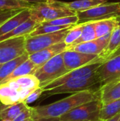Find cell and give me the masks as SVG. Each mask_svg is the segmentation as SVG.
<instances>
[{"mask_svg":"<svg viewBox=\"0 0 120 121\" xmlns=\"http://www.w3.org/2000/svg\"><path fill=\"white\" fill-rule=\"evenodd\" d=\"M119 80H120V79H119Z\"/></svg>","mask_w":120,"mask_h":121,"instance_id":"cell-37","label":"cell"},{"mask_svg":"<svg viewBox=\"0 0 120 121\" xmlns=\"http://www.w3.org/2000/svg\"><path fill=\"white\" fill-rule=\"evenodd\" d=\"M67 45L64 41L51 45L42 50L29 55V59L37 66L40 67L47 61L66 50Z\"/></svg>","mask_w":120,"mask_h":121,"instance_id":"cell-13","label":"cell"},{"mask_svg":"<svg viewBox=\"0 0 120 121\" xmlns=\"http://www.w3.org/2000/svg\"><path fill=\"white\" fill-rule=\"evenodd\" d=\"M42 93H44L43 89L41 87H39V88L36 89L35 90H34L33 92H31L27 96V98L25 99V101L23 102L26 104H30L35 101L37 99H38L39 97L42 94Z\"/></svg>","mask_w":120,"mask_h":121,"instance_id":"cell-31","label":"cell"},{"mask_svg":"<svg viewBox=\"0 0 120 121\" xmlns=\"http://www.w3.org/2000/svg\"><path fill=\"white\" fill-rule=\"evenodd\" d=\"M1 65H0V67H1Z\"/></svg>","mask_w":120,"mask_h":121,"instance_id":"cell-39","label":"cell"},{"mask_svg":"<svg viewBox=\"0 0 120 121\" xmlns=\"http://www.w3.org/2000/svg\"><path fill=\"white\" fill-rule=\"evenodd\" d=\"M100 121V120H98V121Z\"/></svg>","mask_w":120,"mask_h":121,"instance_id":"cell-36","label":"cell"},{"mask_svg":"<svg viewBox=\"0 0 120 121\" xmlns=\"http://www.w3.org/2000/svg\"><path fill=\"white\" fill-rule=\"evenodd\" d=\"M98 99H100V89L74 93L50 104L31 107L32 120L60 118L82 104Z\"/></svg>","mask_w":120,"mask_h":121,"instance_id":"cell-1","label":"cell"},{"mask_svg":"<svg viewBox=\"0 0 120 121\" xmlns=\"http://www.w3.org/2000/svg\"><path fill=\"white\" fill-rule=\"evenodd\" d=\"M98 89H100V82L95 73L90 77L69 80L57 87L46 90L44 92H46L48 96H52L62 94H74Z\"/></svg>","mask_w":120,"mask_h":121,"instance_id":"cell-3","label":"cell"},{"mask_svg":"<svg viewBox=\"0 0 120 121\" xmlns=\"http://www.w3.org/2000/svg\"><path fill=\"white\" fill-rule=\"evenodd\" d=\"M103 104L100 99L82 104L60 117L61 121H95L100 120Z\"/></svg>","mask_w":120,"mask_h":121,"instance_id":"cell-7","label":"cell"},{"mask_svg":"<svg viewBox=\"0 0 120 121\" xmlns=\"http://www.w3.org/2000/svg\"><path fill=\"white\" fill-rule=\"evenodd\" d=\"M120 113V99L103 106L100 114V120L105 121Z\"/></svg>","mask_w":120,"mask_h":121,"instance_id":"cell-25","label":"cell"},{"mask_svg":"<svg viewBox=\"0 0 120 121\" xmlns=\"http://www.w3.org/2000/svg\"><path fill=\"white\" fill-rule=\"evenodd\" d=\"M28 58L29 55L27 52H25L21 56L1 65L0 67V83L4 81L8 75H10L17 67L26 61Z\"/></svg>","mask_w":120,"mask_h":121,"instance_id":"cell-22","label":"cell"},{"mask_svg":"<svg viewBox=\"0 0 120 121\" xmlns=\"http://www.w3.org/2000/svg\"><path fill=\"white\" fill-rule=\"evenodd\" d=\"M0 121H1V119H0Z\"/></svg>","mask_w":120,"mask_h":121,"instance_id":"cell-38","label":"cell"},{"mask_svg":"<svg viewBox=\"0 0 120 121\" xmlns=\"http://www.w3.org/2000/svg\"><path fill=\"white\" fill-rule=\"evenodd\" d=\"M120 99V81L116 80L100 87V100L103 106Z\"/></svg>","mask_w":120,"mask_h":121,"instance_id":"cell-16","label":"cell"},{"mask_svg":"<svg viewBox=\"0 0 120 121\" xmlns=\"http://www.w3.org/2000/svg\"><path fill=\"white\" fill-rule=\"evenodd\" d=\"M0 103H1V102H0Z\"/></svg>","mask_w":120,"mask_h":121,"instance_id":"cell-41","label":"cell"},{"mask_svg":"<svg viewBox=\"0 0 120 121\" xmlns=\"http://www.w3.org/2000/svg\"><path fill=\"white\" fill-rule=\"evenodd\" d=\"M32 121V110L31 107L28 106L21 113H20L12 121Z\"/></svg>","mask_w":120,"mask_h":121,"instance_id":"cell-32","label":"cell"},{"mask_svg":"<svg viewBox=\"0 0 120 121\" xmlns=\"http://www.w3.org/2000/svg\"><path fill=\"white\" fill-rule=\"evenodd\" d=\"M33 91L21 86L15 79L0 84V102L5 106L23 102Z\"/></svg>","mask_w":120,"mask_h":121,"instance_id":"cell-8","label":"cell"},{"mask_svg":"<svg viewBox=\"0 0 120 121\" xmlns=\"http://www.w3.org/2000/svg\"><path fill=\"white\" fill-rule=\"evenodd\" d=\"M108 1V0H77L71 2H63V4L68 9L76 12H79L105 4Z\"/></svg>","mask_w":120,"mask_h":121,"instance_id":"cell-21","label":"cell"},{"mask_svg":"<svg viewBox=\"0 0 120 121\" xmlns=\"http://www.w3.org/2000/svg\"><path fill=\"white\" fill-rule=\"evenodd\" d=\"M38 68H39V67L37 66L36 65H35L28 58L26 61H25L24 62L21 64L18 67H17L14 69V71L10 75H8L4 81H2L1 83H4L5 82H7L10 79H14V78H16L18 77L28 75V74H34Z\"/></svg>","mask_w":120,"mask_h":121,"instance_id":"cell-20","label":"cell"},{"mask_svg":"<svg viewBox=\"0 0 120 121\" xmlns=\"http://www.w3.org/2000/svg\"><path fill=\"white\" fill-rule=\"evenodd\" d=\"M49 25L52 26H76L79 23V17L76 15L62 17L59 18H57L52 21H50L47 22H44Z\"/></svg>","mask_w":120,"mask_h":121,"instance_id":"cell-29","label":"cell"},{"mask_svg":"<svg viewBox=\"0 0 120 121\" xmlns=\"http://www.w3.org/2000/svg\"><path fill=\"white\" fill-rule=\"evenodd\" d=\"M79 23L120 17V2L105 3L90 9L77 12Z\"/></svg>","mask_w":120,"mask_h":121,"instance_id":"cell-6","label":"cell"},{"mask_svg":"<svg viewBox=\"0 0 120 121\" xmlns=\"http://www.w3.org/2000/svg\"><path fill=\"white\" fill-rule=\"evenodd\" d=\"M85 23H79L74 26H73L66 35L64 38V43L66 44L67 47L71 45L76 40L79 39V38L81 36L83 26Z\"/></svg>","mask_w":120,"mask_h":121,"instance_id":"cell-28","label":"cell"},{"mask_svg":"<svg viewBox=\"0 0 120 121\" xmlns=\"http://www.w3.org/2000/svg\"><path fill=\"white\" fill-rule=\"evenodd\" d=\"M120 49V17L117 18L116 25L111 33L106 48L99 55L105 61Z\"/></svg>","mask_w":120,"mask_h":121,"instance_id":"cell-15","label":"cell"},{"mask_svg":"<svg viewBox=\"0 0 120 121\" xmlns=\"http://www.w3.org/2000/svg\"><path fill=\"white\" fill-rule=\"evenodd\" d=\"M31 121H60V118H40Z\"/></svg>","mask_w":120,"mask_h":121,"instance_id":"cell-33","label":"cell"},{"mask_svg":"<svg viewBox=\"0 0 120 121\" xmlns=\"http://www.w3.org/2000/svg\"><path fill=\"white\" fill-rule=\"evenodd\" d=\"M23 9H11L1 10L0 9V27L10 18L14 16Z\"/></svg>","mask_w":120,"mask_h":121,"instance_id":"cell-30","label":"cell"},{"mask_svg":"<svg viewBox=\"0 0 120 121\" xmlns=\"http://www.w3.org/2000/svg\"><path fill=\"white\" fill-rule=\"evenodd\" d=\"M120 49L108 58L95 72L100 82V87L120 77Z\"/></svg>","mask_w":120,"mask_h":121,"instance_id":"cell-9","label":"cell"},{"mask_svg":"<svg viewBox=\"0 0 120 121\" xmlns=\"http://www.w3.org/2000/svg\"><path fill=\"white\" fill-rule=\"evenodd\" d=\"M120 119V113L115 116L114 117L110 118V119H108V120H105V121H119Z\"/></svg>","mask_w":120,"mask_h":121,"instance_id":"cell-35","label":"cell"},{"mask_svg":"<svg viewBox=\"0 0 120 121\" xmlns=\"http://www.w3.org/2000/svg\"><path fill=\"white\" fill-rule=\"evenodd\" d=\"M33 4L20 0H0L1 10L30 9Z\"/></svg>","mask_w":120,"mask_h":121,"instance_id":"cell-27","label":"cell"},{"mask_svg":"<svg viewBox=\"0 0 120 121\" xmlns=\"http://www.w3.org/2000/svg\"><path fill=\"white\" fill-rule=\"evenodd\" d=\"M20 1H26L30 4H37V3H42V2H47L48 0H20Z\"/></svg>","mask_w":120,"mask_h":121,"instance_id":"cell-34","label":"cell"},{"mask_svg":"<svg viewBox=\"0 0 120 121\" xmlns=\"http://www.w3.org/2000/svg\"></svg>","mask_w":120,"mask_h":121,"instance_id":"cell-40","label":"cell"},{"mask_svg":"<svg viewBox=\"0 0 120 121\" xmlns=\"http://www.w3.org/2000/svg\"><path fill=\"white\" fill-rule=\"evenodd\" d=\"M39 24L40 23L29 18L28 20H26L25 22L21 23L11 32L0 36V41L21 36H28L37 28Z\"/></svg>","mask_w":120,"mask_h":121,"instance_id":"cell-17","label":"cell"},{"mask_svg":"<svg viewBox=\"0 0 120 121\" xmlns=\"http://www.w3.org/2000/svg\"><path fill=\"white\" fill-rule=\"evenodd\" d=\"M117 18H112L95 21V30L96 38H99L110 35L112 31L113 30L116 25Z\"/></svg>","mask_w":120,"mask_h":121,"instance_id":"cell-23","label":"cell"},{"mask_svg":"<svg viewBox=\"0 0 120 121\" xmlns=\"http://www.w3.org/2000/svg\"><path fill=\"white\" fill-rule=\"evenodd\" d=\"M64 65L69 72L73 69L98 62H105L98 55L86 54L74 50H65L62 52Z\"/></svg>","mask_w":120,"mask_h":121,"instance_id":"cell-11","label":"cell"},{"mask_svg":"<svg viewBox=\"0 0 120 121\" xmlns=\"http://www.w3.org/2000/svg\"><path fill=\"white\" fill-rule=\"evenodd\" d=\"M30 17V12L29 9H23L14 16L8 19L0 27V36L4 35L25 22Z\"/></svg>","mask_w":120,"mask_h":121,"instance_id":"cell-18","label":"cell"},{"mask_svg":"<svg viewBox=\"0 0 120 121\" xmlns=\"http://www.w3.org/2000/svg\"></svg>","mask_w":120,"mask_h":121,"instance_id":"cell-42","label":"cell"},{"mask_svg":"<svg viewBox=\"0 0 120 121\" xmlns=\"http://www.w3.org/2000/svg\"><path fill=\"white\" fill-rule=\"evenodd\" d=\"M67 72L62 52L39 67L34 75L40 82V87L43 88Z\"/></svg>","mask_w":120,"mask_h":121,"instance_id":"cell-4","label":"cell"},{"mask_svg":"<svg viewBox=\"0 0 120 121\" xmlns=\"http://www.w3.org/2000/svg\"><path fill=\"white\" fill-rule=\"evenodd\" d=\"M29 106L24 102L5 106H0V119L1 121H12Z\"/></svg>","mask_w":120,"mask_h":121,"instance_id":"cell-19","label":"cell"},{"mask_svg":"<svg viewBox=\"0 0 120 121\" xmlns=\"http://www.w3.org/2000/svg\"><path fill=\"white\" fill-rule=\"evenodd\" d=\"M25 39L26 36H21L0 41V65L23 55L26 52Z\"/></svg>","mask_w":120,"mask_h":121,"instance_id":"cell-10","label":"cell"},{"mask_svg":"<svg viewBox=\"0 0 120 121\" xmlns=\"http://www.w3.org/2000/svg\"><path fill=\"white\" fill-rule=\"evenodd\" d=\"M74 26H52L47 24L46 23H40L37 28L28 36H34L40 34H46V33H54L57 31H59L61 30L72 27Z\"/></svg>","mask_w":120,"mask_h":121,"instance_id":"cell-26","label":"cell"},{"mask_svg":"<svg viewBox=\"0 0 120 121\" xmlns=\"http://www.w3.org/2000/svg\"><path fill=\"white\" fill-rule=\"evenodd\" d=\"M110 35L96 38L95 40L82 43L74 46L67 47L66 50H74L86 54L100 55L108 44Z\"/></svg>","mask_w":120,"mask_h":121,"instance_id":"cell-14","label":"cell"},{"mask_svg":"<svg viewBox=\"0 0 120 121\" xmlns=\"http://www.w3.org/2000/svg\"><path fill=\"white\" fill-rule=\"evenodd\" d=\"M29 10L30 12V18L38 23L77 14V12L66 7L63 1L56 0L33 4Z\"/></svg>","mask_w":120,"mask_h":121,"instance_id":"cell-2","label":"cell"},{"mask_svg":"<svg viewBox=\"0 0 120 121\" xmlns=\"http://www.w3.org/2000/svg\"><path fill=\"white\" fill-rule=\"evenodd\" d=\"M103 62H95V63H91V64L87 65L86 66L69 71L66 74H65L63 76L60 77L59 78L55 79L54 81L52 82L51 83H50L49 84H47L42 89L45 91L46 90L57 87V86H58L71 79H79V78L92 76L93 74H94L95 73L98 68Z\"/></svg>","mask_w":120,"mask_h":121,"instance_id":"cell-12","label":"cell"},{"mask_svg":"<svg viewBox=\"0 0 120 121\" xmlns=\"http://www.w3.org/2000/svg\"><path fill=\"white\" fill-rule=\"evenodd\" d=\"M72 27H69L54 33L40 34L34 36H26V52L30 55L33 53L42 50L51 45L63 42L64 40L66 35Z\"/></svg>","mask_w":120,"mask_h":121,"instance_id":"cell-5","label":"cell"},{"mask_svg":"<svg viewBox=\"0 0 120 121\" xmlns=\"http://www.w3.org/2000/svg\"><path fill=\"white\" fill-rule=\"evenodd\" d=\"M95 21H91V22L85 23L81 36L79 38L78 40H76L70 46H74V45H76L82 43L88 42V41L96 39L97 38H96V34H95Z\"/></svg>","mask_w":120,"mask_h":121,"instance_id":"cell-24","label":"cell"}]
</instances>
